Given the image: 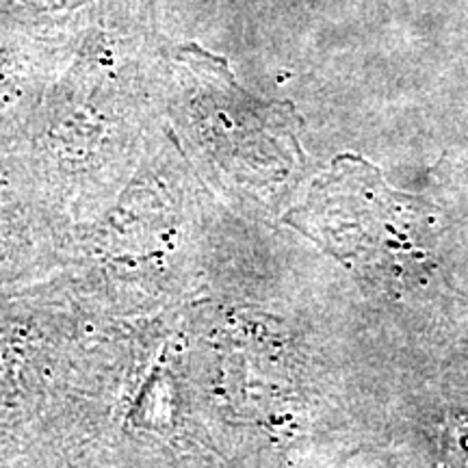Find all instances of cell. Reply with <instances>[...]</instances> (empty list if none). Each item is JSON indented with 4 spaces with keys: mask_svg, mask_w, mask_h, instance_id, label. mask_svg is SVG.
I'll use <instances>...</instances> for the list:
<instances>
[{
    "mask_svg": "<svg viewBox=\"0 0 468 468\" xmlns=\"http://www.w3.org/2000/svg\"><path fill=\"white\" fill-rule=\"evenodd\" d=\"M444 452L455 466L468 468V417H458L447 423Z\"/></svg>",
    "mask_w": 468,
    "mask_h": 468,
    "instance_id": "obj_1",
    "label": "cell"
}]
</instances>
